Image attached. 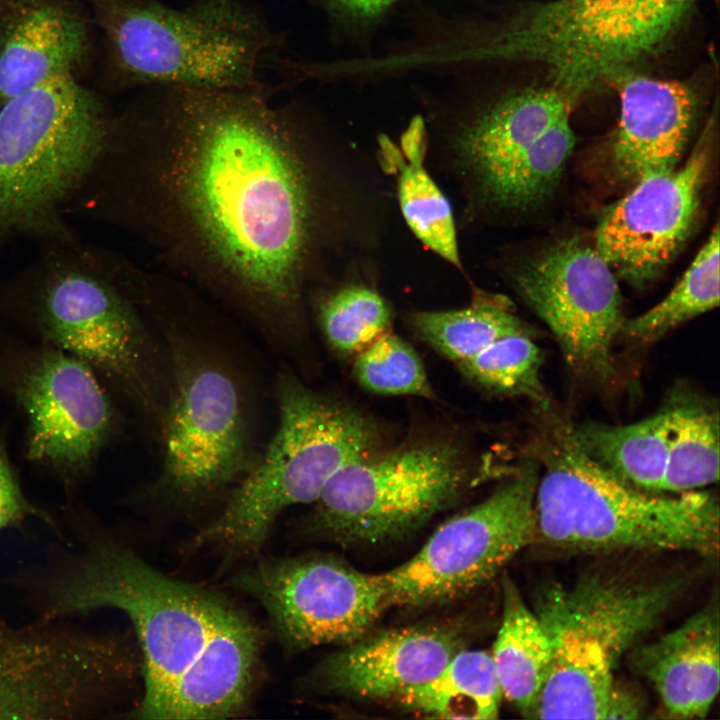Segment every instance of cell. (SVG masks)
I'll list each match as a JSON object with an SVG mask.
<instances>
[{
	"mask_svg": "<svg viewBox=\"0 0 720 720\" xmlns=\"http://www.w3.org/2000/svg\"><path fill=\"white\" fill-rule=\"evenodd\" d=\"M538 465L443 522L410 559L380 575L388 608L427 607L465 595L494 577L537 536Z\"/></svg>",
	"mask_w": 720,
	"mask_h": 720,
	"instance_id": "cell-12",
	"label": "cell"
},
{
	"mask_svg": "<svg viewBox=\"0 0 720 720\" xmlns=\"http://www.w3.org/2000/svg\"><path fill=\"white\" fill-rule=\"evenodd\" d=\"M279 426L222 513L193 542L244 555L255 552L287 507L314 503L328 481L376 451V425L359 410L285 374L277 386Z\"/></svg>",
	"mask_w": 720,
	"mask_h": 720,
	"instance_id": "cell-8",
	"label": "cell"
},
{
	"mask_svg": "<svg viewBox=\"0 0 720 720\" xmlns=\"http://www.w3.org/2000/svg\"><path fill=\"white\" fill-rule=\"evenodd\" d=\"M503 613L491 653L503 696L534 718L547 681L551 647L534 611L508 577L502 579Z\"/></svg>",
	"mask_w": 720,
	"mask_h": 720,
	"instance_id": "cell-23",
	"label": "cell"
},
{
	"mask_svg": "<svg viewBox=\"0 0 720 720\" xmlns=\"http://www.w3.org/2000/svg\"><path fill=\"white\" fill-rule=\"evenodd\" d=\"M520 296L546 323L570 370L592 381L615 374L613 344L625 319L612 268L578 237L557 242L512 272Z\"/></svg>",
	"mask_w": 720,
	"mask_h": 720,
	"instance_id": "cell-14",
	"label": "cell"
},
{
	"mask_svg": "<svg viewBox=\"0 0 720 720\" xmlns=\"http://www.w3.org/2000/svg\"><path fill=\"white\" fill-rule=\"evenodd\" d=\"M502 696L491 653L460 649L431 680L395 698L423 716L487 720L498 717Z\"/></svg>",
	"mask_w": 720,
	"mask_h": 720,
	"instance_id": "cell-25",
	"label": "cell"
},
{
	"mask_svg": "<svg viewBox=\"0 0 720 720\" xmlns=\"http://www.w3.org/2000/svg\"><path fill=\"white\" fill-rule=\"evenodd\" d=\"M709 163L702 142L678 169L648 175L602 215L595 248L633 285L652 280L677 254L696 219Z\"/></svg>",
	"mask_w": 720,
	"mask_h": 720,
	"instance_id": "cell-16",
	"label": "cell"
},
{
	"mask_svg": "<svg viewBox=\"0 0 720 720\" xmlns=\"http://www.w3.org/2000/svg\"><path fill=\"white\" fill-rule=\"evenodd\" d=\"M37 517L54 527V520L25 495L11 462L6 442L0 436V532Z\"/></svg>",
	"mask_w": 720,
	"mask_h": 720,
	"instance_id": "cell-33",
	"label": "cell"
},
{
	"mask_svg": "<svg viewBox=\"0 0 720 720\" xmlns=\"http://www.w3.org/2000/svg\"><path fill=\"white\" fill-rule=\"evenodd\" d=\"M668 453L661 492L698 490L719 478V415L704 402L679 398L667 405Z\"/></svg>",
	"mask_w": 720,
	"mask_h": 720,
	"instance_id": "cell-27",
	"label": "cell"
},
{
	"mask_svg": "<svg viewBox=\"0 0 720 720\" xmlns=\"http://www.w3.org/2000/svg\"><path fill=\"white\" fill-rule=\"evenodd\" d=\"M536 429L537 536L559 547L680 550L713 555L719 548V505L708 491L675 496L617 480L581 448L573 424L548 413Z\"/></svg>",
	"mask_w": 720,
	"mask_h": 720,
	"instance_id": "cell-4",
	"label": "cell"
},
{
	"mask_svg": "<svg viewBox=\"0 0 720 720\" xmlns=\"http://www.w3.org/2000/svg\"><path fill=\"white\" fill-rule=\"evenodd\" d=\"M114 115L73 74L0 108V253L17 240H80L66 209L112 129Z\"/></svg>",
	"mask_w": 720,
	"mask_h": 720,
	"instance_id": "cell-6",
	"label": "cell"
},
{
	"mask_svg": "<svg viewBox=\"0 0 720 720\" xmlns=\"http://www.w3.org/2000/svg\"><path fill=\"white\" fill-rule=\"evenodd\" d=\"M683 584L590 573L570 585L545 586L534 613L549 639L551 663L533 719H607L619 660Z\"/></svg>",
	"mask_w": 720,
	"mask_h": 720,
	"instance_id": "cell-7",
	"label": "cell"
},
{
	"mask_svg": "<svg viewBox=\"0 0 720 720\" xmlns=\"http://www.w3.org/2000/svg\"><path fill=\"white\" fill-rule=\"evenodd\" d=\"M543 354L528 333L502 337L475 356L458 363L463 373L485 389L508 396H523L548 407L540 380Z\"/></svg>",
	"mask_w": 720,
	"mask_h": 720,
	"instance_id": "cell-31",
	"label": "cell"
},
{
	"mask_svg": "<svg viewBox=\"0 0 720 720\" xmlns=\"http://www.w3.org/2000/svg\"><path fill=\"white\" fill-rule=\"evenodd\" d=\"M633 664L673 719L704 718L719 691V617L707 607L637 649Z\"/></svg>",
	"mask_w": 720,
	"mask_h": 720,
	"instance_id": "cell-21",
	"label": "cell"
},
{
	"mask_svg": "<svg viewBox=\"0 0 720 720\" xmlns=\"http://www.w3.org/2000/svg\"><path fill=\"white\" fill-rule=\"evenodd\" d=\"M574 143L567 115L509 167L478 207L520 210L542 201L557 185Z\"/></svg>",
	"mask_w": 720,
	"mask_h": 720,
	"instance_id": "cell-29",
	"label": "cell"
},
{
	"mask_svg": "<svg viewBox=\"0 0 720 720\" xmlns=\"http://www.w3.org/2000/svg\"><path fill=\"white\" fill-rule=\"evenodd\" d=\"M573 431L584 452L611 476L645 492H661L669 437L666 405L632 424H573Z\"/></svg>",
	"mask_w": 720,
	"mask_h": 720,
	"instance_id": "cell-24",
	"label": "cell"
},
{
	"mask_svg": "<svg viewBox=\"0 0 720 720\" xmlns=\"http://www.w3.org/2000/svg\"><path fill=\"white\" fill-rule=\"evenodd\" d=\"M620 75V118L611 147L617 176L638 180L675 168L687 142L693 100L681 83Z\"/></svg>",
	"mask_w": 720,
	"mask_h": 720,
	"instance_id": "cell-20",
	"label": "cell"
},
{
	"mask_svg": "<svg viewBox=\"0 0 720 720\" xmlns=\"http://www.w3.org/2000/svg\"><path fill=\"white\" fill-rule=\"evenodd\" d=\"M78 546L31 582L42 620L101 608L130 619L142 653L144 694L134 717L222 719L253 689L261 634L223 595L166 576L69 507Z\"/></svg>",
	"mask_w": 720,
	"mask_h": 720,
	"instance_id": "cell-2",
	"label": "cell"
},
{
	"mask_svg": "<svg viewBox=\"0 0 720 720\" xmlns=\"http://www.w3.org/2000/svg\"><path fill=\"white\" fill-rule=\"evenodd\" d=\"M318 317L329 344L338 352L357 355L390 331L391 311L372 287L347 282L322 296Z\"/></svg>",
	"mask_w": 720,
	"mask_h": 720,
	"instance_id": "cell-30",
	"label": "cell"
},
{
	"mask_svg": "<svg viewBox=\"0 0 720 720\" xmlns=\"http://www.w3.org/2000/svg\"><path fill=\"white\" fill-rule=\"evenodd\" d=\"M409 323L422 341L457 363L475 356L502 337L528 333L505 296L476 287L468 306L414 312L409 316Z\"/></svg>",
	"mask_w": 720,
	"mask_h": 720,
	"instance_id": "cell-26",
	"label": "cell"
},
{
	"mask_svg": "<svg viewBox=\"0 0 720 720\" xmlns=\"http://www.w3.org/2000/svg\"><path fill=\"white\" fill-rule=\"evenodd\" d=\"M472 484L464 451L425 441L365 455L339 470L314 502L316 528L343 545L406 535Z\"/></svg>",
	"mask_w": 720,
	"mask_h": 720,
	"instance_id": "cell-11",
	"label": "cell"
},
{
	"mask_svg": "<svg viewBox=\"0 0 720 720\" xmlns=\"http://www.w3.org/2000/svg\"><path fill=\"white\" fill-rule=\"evenodd\" d=\"M353 372L358 382L374 393L432 396L421 359L406 341L390 331L356 355Z\"/></svg>",
	"mask_w": 720,
	"mask_h": 720,
	"instance_id": "cell-32",
	"label": "cell"
},
{
	"mask_svg": "<svg viewBox=\"0 0 720 720\" xmlns=\"http://www.w3.org/2000/svg\"><path fill=\"white\" fill-rule=\"evenodd\" d=\"M718 305L719 229L716 225L670 293L645 313L625 320L620 334L638 344H651Z\"/></svg>",
	"mask_w": 720,
	"mask_h": 720,
	"instance_id": "cell-28",
	"label": "cell"
},
{
	"mask_svg": "<svg viewBox=\"0 0 720 720\" xmlns=\"http://www.w3.org/2000/svg\"><path fill=\"white\" fill-rule=\"evenodd\" d=\"M176 368L158 489L176 499L201 500L252 466L245 406L235 379L216 361L194 356Z\"/></svg>",
	"mask_w": 720,
	"mask_h": 720,
	"instance_id": "cell-13",
	"label": "cell"
},
{
	"mask_svg": "<svg viewBox=\"0 0 720 720\" xmlns=\"http://www.w3.org/2000/svg\"><path fill=\"white\" fill-rule=\"evenodd\" d=\"M108 44L123 87L242 90L282 56L283 35L246 0H85Z\"/></svg>",
	"mask_w": 720,
	"mask_h": 720,
	"instance_id": "cell-5",
	"label": "cell"
},
{
	"mask_svg": "<svg viewBox=\"0 0 720 720\" xmlns=\"http://www.w3.org/2000/svg\"><path fill=\"white\" fill-rule=\"evenodd\" d=\"M40 248L0 279V322L73 356L108 392L152 411V346L122 259L81 240Z\"/></svg>",
	"mask_w": 720,
	"mask_h": 720,
	"instance_id": "cell-3",
	"label": "cell"
},
{
	"mask_svg": "<svg viewBox=\"0 0 720 720\" xmlns=\"http://www.w3.org/2000/svg\"><path fill=\"white\" fill-rule=\"evenodd\" d=\"M329 9L355 20L375 18L394 0H323Z\"/></svg>",
	"mask_w": 720,
	"mask_h": 720,
	"instance_id": "cell-34",
	"label": "cell"
},
{
	"mask_svg": "<svg viewBox=\"0 0 720 720\" xmlns=\"http://www.w3.org/2000/svg\"><path fill=\"white\" fill-rule=\"evenodd\" d=\"M691 0H553L442 57L545 64L572 101L672 34Z\"/></svg>",
	"mask_w": 720,
	"mask_h": 720,
	"instance_id": "cell-9",
	"label": "cell"
},
{
	"mask_svg": "<svg viewBox=\"0 0 720 720\" xmlns=\"http://www.w3.org/2000/svg\"><path fill=\"white\" fill-rule=\"evenodd\" d=\"M88 45L87 23L69 0H7L0 9V108L73 74Z\"/></svg>",
	"mask_w": 720,
	"mask_h": 720,
	"instance_id": "cell-19",
	"label": "cell"
},
{
	"mask_svg": "<svg viewBox=\"0 0 720 720\" xmlns=\"http://www.w3.org/2000/svg\"><path fill=\"white\" fill-rule=\"evenodd\" d=\"M233 585L265 608L279 638L294 649L349 644L388 608L379 574L330 557L264 560Z\"/></svg>",
	"mask_w": 720,
	"mask_h": 720,
	"instance_id": "cell-15",
	"label": "cell"
},
{
	"mask_svg": "<svg viewBox=\"0 0 720 720\" xmlns=\"http://www.w3.org/2000/svg\"><path fill=\"white\" fill-rule=\"evenodd\" d=\"M6 1H7V0H0V9L2 8V6L4 5V3H5Z\"/></svg>",
	"mask_w": 720,
	"mask_h": 720,
	"instance_id": "cell-35",
	"label": "cell"
},
{
	"mask_svg": "<svg viewBox=\"0 0 720 720\" xmlns=\"http://www.w3.org/2000/svg\"><path fill=\"white\" fill-rule=\"evenodd\" d=\"M151 89L116 117L79 215L156 237L254 313L294 320L325 260L370 232L378 201L354 152L325 148L272 88Z\"/></svg>",
	"mask_w": 720,
	"mask_h": 720,
	"instance_id": "cell-1",
	"label": "cell"
},
{
	"mask_svg": "<svg viewBox=\"0 0 720 720\" xmlns=\"http://www.w3.org/2000/svg\"><path fill=\"white\" fill-rule=\"evenodd\" d=\"M461 649L447 626H411L363 636L328 657L318 671L325 688L348 696L396 697L434 676Z\"/></svg>",
	"mask_w": 720,
	"mask_h": 720,
	"instance_id": "cell-18",
	"label": "cell"
},
{
	"mask_svg": "<svg viewBox=\"0 0 720 720\" xmlns=\"http://www.w3.org/2000/svg\"><path fill=\"white\" fill-rule=\"evenodd\" d=\"M572 101L556 87L512 93L468 116L451 134L448 160L474 211L509 167Z\"/></svg>",
	"mask_w": 720,
	"mask_h": 720,
	"instance_id": "cell-17",
	"label": "cell"
},
{
	"mask_svg": "<svg viewBox=\"0 0 720 720\" xmlns=\"http://www.w3.org/2000/svg\"><path fill=\"white\" fill-rule=\"evenodd\" d=\"M427 135L423 120L415 117L396 145L379 137L380 162L396 177L399 208L410 231L427 248L458 269L460 260L451 205L425 167Z\"/></svg>",
	"mask_w": 720,
	"mask_h": 720,
	"instance_id": "cell-22",
	"label": "cell"
},
{
	"mask_svg": "<svg viewBox=\"0 0 720 720\" xmlns=\"http://www.w3.org/2000/svg\"><path fill=\"white\" fill-rule=\"evenodd\" d=\"M0 395L25 422V458L73 492L117 428L110 394L73 356L0 328Z\"/></svg>",
	"mask_w": 720,
	"mask_h": 720,
	"instance_id": "cell-10",
	"label": "cell"
}]
</instances>
